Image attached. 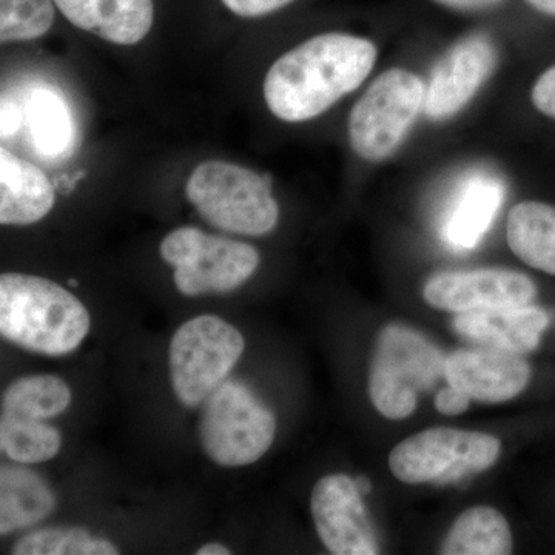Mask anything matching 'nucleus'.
Here are the masks:
<instances>
[{
    "instance_id": "nucleus-6",
    "label": "nucleus",
    "mask_w": 555,
    "mask_h": 555,
    "mask_svg": "<svg viewBox=\"0 0 555 555\" xmlns=\"http://www.w3.org/2000/svg\"><path fill=\"white\" fill-rule=\"evenodd\" d=\"M244 337L228 321L199 315L175 332L169 347L171 386L184 406L196 408L228 382L244 352Z\"/></svg>"
},
{
    "instance_id": "nucleus-30",
    "label": "nucleus",
    "mask_w": 555,
    "mask_h": 555,
    "mask_svg": "<svg viewBox=\"0 0 555 555\" xmlns=\"http://www.w3.org/2000/svg\"><path fill=\"white\" fill-rule=\"evenodd\" d=\"M436 2L459 11H483L494 9L502 0H436Z\"/></svg>"
},
{
    "instance_id": "nucleus-11",
    "label": "nucleus",
    "mask_w": 555,
    "mask_h": 555,
    "mask_svg": "<svg viewBox=\"0 0 555 555\" xmlns=\"http://www.w3.org/2000/svg\"><path fill=\"white\" fill-rule=\"evenodd\" d=\"M537 288L531 278L503 269L443 272L427 281V305L452 313L531 305Z\"/></svg>"
},
{
    "instance_id": "nucleus-19",
    "label": "nucleus",
    "mask_w": 555,
    "mask_h": 555,
    "mask_svg": "<svg viewBox=\"0 0 555 555\" xmlns=\"http://www.w3.org/2000/svg\"><path fill=\"white\" fill-rule=\"evenodd\" d=\"M506 238L511 250L529 268L555 276V207L526 201L509 211Z\"/></svg>"
},
{
    "instance_id": "nucleus-5",
    "label": "nucleus",
    "mask_w": 555,
    "mask_h": 555,
    "mask_svg": "<svg viewBox=\"0 0 555 555\" xmlns=\"http://www.w3.org/2000/svg\"><path fill=\"white\" fill-rule=\"evenodd\" d=\"M425 83L414 73H382L350 112L347 134L356 155L367 163L393 155L425 109Z\"/></svg>"
},
{
    "instance_id": "nucleus-3",
    "label": "nucleus",
    "mask_w": 555,
    "mask_h": 555,
    "mask_svg": "<svg viewBox=\"0 0 555 555\" xmlns=\"http://www.w3.org/2000/svg\"><path fill=\"white\" fill-rule=\"evenodd\" d=\"M185 193L208 224L244 236L268 235L280 207L270 178L228 160H206L190 175Z\"/></svg>"
},
{
    "instance_id": "nucleus-26",
    "label": "nucleus",
    "mask_w": 555,
    "mask_h": 555,
    "mask_svg": "<svg viewBox=\"0 0 555 555\" xmlns=\"http://www.w3.org/2000/svg\"><path fill=\"white\" fill-rule=\"evenodd\" d=\"M531 100L540 113L555 119V65L537 79L532 87Z\"/></svg>"
},
{
    "instance_id": "nucleus-21",
    "label": "nucleus",
    "mask_w": 555,
    "mask_h": 555,
    "mask_svg": "<svg viewBox=\"0 0 555 555\" xmlns=\"http://www.w3.org/2000/svg\"><path fill=\"white\" fill-rule=\"evenodd\" d=\"M513 553V532L500 511L474 506L463 511L451 526L440 554L507 555Z\"/></svg>"
},
{
    "instance_id": "nucleus-31",
    "label": "nucleus",
    "mask_w": 555,
    "mask_h": 555,
    "mask_svg": "<svg viewBox=\"0 0 555 555\" xmlns=\"http://www.w3.org/2000/svg\"><path fill=\"white\" fill-rule=\"evenodd\" d=\"M526 2L539 10L540 13L555 17V0H526Z\"/></svg>"
},
{
    "instance_id": "nucleus-10",
    "label": "nucleus",
    "mask_w": 555,
    "mask_h": 555,
    "mask_svg": "<svg viewBox=\"0 0 555 555\" xmlns=\"http://www.w3.org/2000/svg\"><path fill=\"white\" fill-rule=\"evenodd\" d=\"M310 511L321 542L335 555L379 554L377 532L363 503V492L346 474L318 480Z\"/></svg>"
},
{
    "instance_id": "nucleus-15",
    "label": "nucleus",
    "mask_w": 555,
    "mask_h": 555,
    "mask_svg": "<svg viewBox=\"0 0 555 555\" xmlns=\"http://www.w3.org/2000/svg\"><path fill=\"white\" fill-rule=\"evenodd\" d=\"M502 179L488 171L467 175L441 222V238L456 250H473L485 238L505 199Z\"/></svg>"
},
{
    "instance_id": "nucleus-12",
    "label": "nucleus",
    "mask_w": 555,
    "mask_h": 555,
    "mask_svg": "<svg viewBox=\"0 0 555 555\" xmlns=\"http://www.w3.org/2000/svg\"><path fill=\"white\" fill-rule=\"evenodd\" d=\"M494 42L485 35H473L456 42L434 68L426 87L427 118H452L469 104L496 67Z\"/></svg>"
},
{
    "instance_id": "nucleus-29",
    "label": "nucleus",
    "mask_w": 555,
    "mask_h": 555,
    "mask_svg": "<svg viewBox=\"0 0 555 555\" xmlns=\"http://www.w3.org/2000/svg\"><path fill=\"white\" fill-rule=\"evenodd\" d=\"M22 107L21 102L14 100V98L7 96L3 94L2 96V116H0V127H2V139L3 141H10L16 137L17 131L22 129Z\"/></svg>"
},
{
    "instance_id": "nucleus-13",
    "label": "nucleus",
    "mask_w": 555,
    "mask_h": 555,
    "mask_svg": "<svg viewBox=\"0 0 555 555\" xmlns=\"http://www.w3.org/2000/svg\"><path fill=\"white\" fill-rule=\"evenodd\" d=\"M531 366L520 353L495 347L456 350L447 358L444 378L480 403H505L531 382Z\"/></svg>"
},
{
    "instance_id": "nucleus-22",
    "label": "nucleus",
    "mask_w": 555,
    "mask_h": 555,
    "mask_svg": "<svg viewBox=\"0 0 555 555\" xmlns=\"http://www.w3.org/2000/svg\"><path fill=\"white\" fill-rule=\"evenodd\" d=\"M72 403L67 383L54 375L17 379L3 392L2 414L46 420L62 414Z\"/></svg>"
},
{
    "instance_id": "nucleus-7",
    "label": "nucleus",
    "mask_w": 555,
    "mask_h": 555,
    "mask_svg": "<svg viewBox=\"0 0 555 555\" xmlns=\"http://www.w3.org/2000/svg\"><path fill=\"white\" fill-rule=\"evenodd\" d=\"M502 443L476 430L433 427L398 443L389 467L406 485L454 483L495 465Z\"/></svg>"
},
{
    "instance_id": "nucleus-9",
    "label": "nucleus",
    "mask_w": 555,
    "mask_h": 555,
    "mask_svg": "<svg viewBox=\"0 0 555 555\" xmlns=\"http://www.w3.org/2000/svg\"><path fill=\"white\" fill-rule=\"evenodd\" d=\"M159 251L175 269V284L185 297L228 294L250 280L259 266L258 250L250 244L196 228L173 230Z\"/></svg>"
},
{
    "instance_id": "nucleus-23",
    "label": "nucleus",
    "mask_w": 555,
    "mask_h": 555,
    "mask_svg": "<svg viewBox=\"0 0 555 555\" xmlns=\"http://www.w3.org/2000/svg\"><path fill=\"white\" fill-rule=\"evenodd\" d=\"M60 430L42 420L2 414L0 447L13 462L31 465L54 459L61 449Z\"/></svg>"
},
{
    "instance_id": "nucleus-27",
    "label": "nucleus",
    "mask_w": 555,
    "mask_h": 555,
    "mask_svg": "<svg viewBox=\"0 0 555 555\" xmlns=\"http://www.w3.org/2000/svg\"><path fill=\"white\" fill-rule=\"evenodd\" d=\"M295 0H222L225 7L236 16L261 17L284 9Z\"/></svg>"
},
{
    "instance_id": "nucleus-17",
    "label": "nucleus",
    "mask_w": 555,
    "mask_h": 555,
    "mask_svg": "<svg viewBox=\"0 0 555 555\" xmlns=\"http://www.w3.org/2000/svg\"><path fill=\"white\" fill-rule=\"evenodd\" d=\"M21 107L33 152L46 160L68 158L78 142V126L62 91L50 83H35L25 91Z\"/></svg>"
},
{
    "instance_id": "nucleus-20",
    "label": "nucleus",
    "mask_w": 555,
    "mask_h": 555,
    "mask_svg": "<svg viewBox=\"0 0 555 555\" xmlns=\"http://www.w3.org/2000/svg\"><path fill=\"white\" fill-rule=\"evenodd\" d=\"M56 506L49 485L24 467L0 470V532L3 535L43 520Z\"/></svg>"
},
{
    "instance_id": "nucleus-1",
    "label": "nucleus",
    "mask_w": 555,
    "mask_h": 555,
    "mask_svg": "<svg viewBox=\"0 0 555 555\" xmlns=\"http://www.w3.org/2000/svg\"><path fill=\"white\" fill-rule=\"evenodd\" d=\"M375 43L347 33H324L299 43L270 67L264 100L284 122L318 118L352 93L377 62Z\"/></svg>"
},
{
    "instance_id": "nucleus-18",
    "label": "nucleus",
    "mask_w": 555,
    "mask_h": 555,
    "mask_svg": "<svg viewBox=\"0 0 555 555\" xmlns=\"http://www.w3.org/2000/svg\"><path fill=\"white\" fill-rule=\"evenodd\" d=\"M56 201L53 184L35 164L0 149V222L30 225L50 214Z\"/></svg>"
},
{
    "instance_id": "nucleus-2",
    "label": "nucleus",
    "mask_w": 555,
    "mask_h": 555,
    "mask_svg": "<svg viewBox=\"0 0 555 555\" xmlns=\"http://www.w3.org/2000/svg\"><path fill=\"white\" fill-rule=\"evenodd\" d=\"M90 324L86 306L60 284L25 273L0 276V334L14 345L67 356L82 345Z\"/></svg>"
},
{
    "instance_id": "nucleus-32",
    "label": "nucleus",
    "mask_w": 555,
    "mask_h": 555,
    "mask_svg": "<svg viewBox=\"0 0 555 555\" xmlns=\"http://www.w3.org/2000/svg\"><path fill=\"white\" fill-rule=\"evenodd\" d=\"M196 554L198 555H229L230 553L229 547L219 545V543H208V545H204L203 547H199L198 551H196Z\"/></svg>"
},
{
    "instance_id": "nucleus-24",
    "label": "nucleus",
    "mask_w": 555,
    "mask_h": 555,
    "mask_svg": "<svg viewBox=\"0 0 555 555\" xmlns=\"http://www.w3.org/2000/svg\"><path fill=\"white\" fill-rule=\"evenodd\" d=\"M16 555H115L118 547L108 540L94 539L86 529H40L14 546Z\"/></svg>"
},
{
    "instance_id": "nucleus-8",
    "label": "nucleus",
    "mask_w": 555,
    "mask_h": 555,
    "mask_svg": "<svg viewBox=\"0 0 555 555\" xmlns=\"http://www.w3.org/2000/svg\"><path fill=\"white\" fill-rule=\"evenodd\" d=\"M276 420L246 385L222 383L207 398L201 444L217 465L238 467L258 462L272 447Z\"/></svg>"
},
{
    "instance_id": "nucleus-25",
    "label": "nucleus",
    "mask_w": 555,
    "mask_h": 555,
    "mask_svg": "<svg viewBox=\"0 0 555 555\" xmlns=\"http://www.w3.org/2000/svg\"><path fill=\"white\" fill-rule=\"evenodd\" d=\"M53 22V0H0L2 43L42 38Z\"/></svg>"
},
{
    "instance_id": "nucleus-14",
    "label": "nucleus",
    "mask_w": 555,
    "mask_h": 555,
    "mask_svg": "<svg viewBox=\"0 0 555 555\" xmlns=\"http://www.w3.org/2000/svg\"><path fill=\"white\" fill-rule=\"evenodd\" d=\"M550 323L546 310L524 305L459 313L454 328L470 341L524 356L539 347Z\"/></svg>"
},
{
    "instance_id": "nucleus-16",
    "label": "nucleus",
    "mask_w": 555,
    "mask_h": 555,
    "mask_svg": "<svg viewBox=\"0 0 555 555\" xmlns=\"http://www.w3.org/2000/svg\"><path fill=\"white\" fill-rule=\"evenodd\" d=\"M75 27L118 46L145 39L155 20L153 0H53Z\"/></svg>"
},
{
    "instance_id": "nucleus-4",
    "label": "nucleus",
    "mask_w": 555,
    "mask_h": 555,
    "mask_svg": "<svg viewBox=\"0 0 555 555\" xmlns=\"http://www.w3.org/2000/svg\"><path fill=\"white\" fill-rule=\"evenodd\" d=\"M447 358L425 335L400 324L379 332L369 372V397L389 420L408 418L420 393L444 377Z\"/></svg>"
},
{
    "instance_id": "nucleus-28",
    "label": "nucleus",
    "mask_w": 555,
    "mask_h": 555,
    "mask_svg": "<svg viewBox=\"0 0 555 555\" xmlns=\"http://www.w3.org/2000/svg\"><path fill=\"white\" fill-rule=\"evenodd\" d=\"M470 401H473V398L466 396L463 390L449 386L437 393L436 408L440 414L460 415L469 409Z\"/></svg>"
}]
</instances>
